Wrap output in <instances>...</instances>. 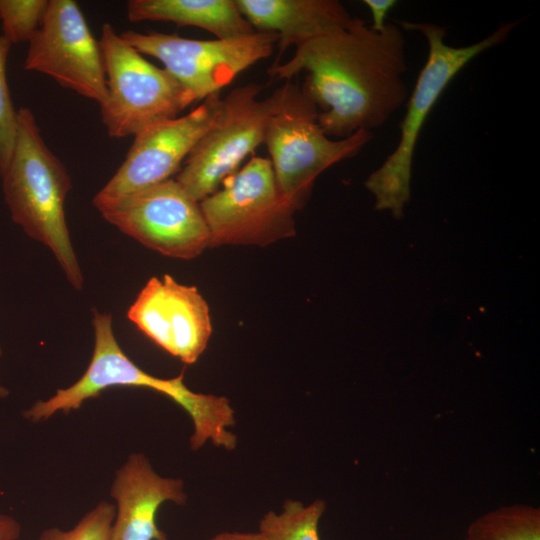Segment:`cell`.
<instances>
[{
  "label": "cell",
  "mask_w": 540,
  "mask_h": 540,
  "mask_svg": "<svg viewBox=\"0 0 540 540\" xmlns=\"http://www.w3.org/2000/svg\"><path fill=\"white\" fill-rule=\"evenodd\" d=\"M99 212L123 233L169 257L193 259L210 245L200 202L172 178Z\"/></svg>",
  "instance_id": "cell-10"
},
{
  "label": "cell",
  "mask_w": 540,
  "mask_h": 540,
  "mask_svg": "<svg viewBox=\"0 0 540 540\" xmlns=\"http://www.w3.org/2000/svg\"><path fill=\"white\" fill-rule=\"evenodd\" d=\"M264 144L279 191L295 210L308 200L316 178L332 165L356 156L372 133L359 130L333 140L318 123L319 110L301 86L285 83L274 92Z\"/></svg>",
  "instance_id": "cell-5"
},
{
  "label": "cell",
  "mask_w": 540,
  "mask_h": 540,
  "mask_svg": "<svg viewBox=\"0 0 540 540\" xmlns=\"http://www.w3.org/2000/svg\"><path fill=\"white\" fill-rule=\"evenodd\" d=\"M519 20L502 23L484 39L455 47L445 42L446 29L432 23L397 21L403 30L419 32L426 39L428 56L408 99L400 123V137L393 152L365 181L375 208L401 219L410 200L412 165L421 129L434 105L453 78L482 52L504 43Z\"/></svg>",
  "instance_id": "cell-4"
},
{
  "label": "cell",
  "mask_w": 540,
  "mask_h": 540,
  "mask_svg": "<svg viewBox=\"0 0 540 540\" xmlns=\"http://www.w3.org/2000/svg\"><path fill=\"white\" fill-rule=\"evenodd\" d=\"M99 43L107 83L99 106L110 137L135 136L153 124L178 117L194 103L169 72L146 60L110 23L102 26Z\"/></svg>",
  "instance_id": "cell-6"
},
{
  "label": "cell",
  "mask_w": 540,
  "mask_h": 540,
  "mask_svg": "<svg viewBox=\"0 0 540 540\" xmlns=\"http://www.w3.org/2000/svg\"><path fill=\"white\" fill-rule=\"evenodd\" d=\"M2 355V348L0 347V357ZM8 394V390L0 386V397H5Z\"/></svg>",
  "instance_id": "cell-25"
},
{
  "label": "cell",
  "mask_w": 540,
  "mask_h": 540,
  "mask_svg": "<svg viewBox=\"0 0 540 540\" xmlns=\"http://www.w3.org/2000/svg\"><path fill=\"white\" fill-rule=\"evenodd\" d=\"M92 324L94 349L84 374L47 400L36 401L23 412L24 417L39 422L59 411L79 409L84 401L98 397L112 386L144 387L168 396L186 411L193 423L189 441L192 450H199L209 441L226 450L237 446V437L229 430L235 424V413L228 398L192 391L184 383L183 372L165 379L142 370L121 349L110 314L93 310Z\"/></svg>",
  "instance_id": "cell-2"
},
{
  "label": "cell",
  "mask_w": 540,
  "mask_h": 540,
  "mask_svg": "<svg viewBox=\"0 0 540 540\" xmlns=\"http://www.w3.org/2000/svg\"><path fill=\"white\" fill-rule=\"evenodd\" d=\"M12 44L0 35V176L7 169L17 134L15 110L7 82L6 63Z\"/></svg>",
  "instance_id": "cell-21"
},
{
  "label": "cell",
  "mask_w": 540,
  "mask_h": 540,
  "mask_svg": "<svg viewBox=\"0 0 540 540\" xmlns=\"http://www.w3.org/2000/svg\"><path fill=\"white\" fill-rule=\"evenodd\" d=\"M28 44L26 70L45 74L99 104L104 101L107 83L100 43L75 1L49 0Z\"/></svg>",
  "instance_id": "cell-12"
},
{
  "label": "cell",
  "mask_w": 540,
  "mask_h": 540,
  "mask_svg": "<svg viewBox=\"0 0 540 540\" xmlns=\"http://www.w3.org/2000/svg\"><path fill=\"white\" fill-rule=\"evenodd\" d=\"M110 495L116 503L111 540H168L156 522L158 509L187 501L183 480L159 475L142 453L130 454L116 471Z\"/></svg>",
  "instance_id": "cell-14"
},
{
  "label": "cell",
  "mask_w": 540,
  "mask_h": 540,
  "mask_svg": "<svg viewBox=\"0 0 540 540\" xmlns=\"http://www.w3.org/2000/svg\"><path fill=\"white\" fill-rule=\"evenodd\" d=\"M326 503L316 499L309 504L286 500L282 511L267 512L259 522L264 540H320L318 526Z\"/></svg>",
  "instance_id": "cell-18"
},
{
  "label": "cell",
  "mask_w": 540,
  "mask_h": 540,
  "mask_svg": "<svg viewBox=\"0 0 540 540\" xmlns=\"http://www.w3.org/2000/svg\"><path fill=\"white\" fill-rule=\"evenodd\" d=\"M220 93L207 97L184 116L153 124L134 136L125 160L94 196L98 211L116 201L171 179L216 121Z\"/></svg>",
  "instance_id": "cell-11"
},
{
  "label": "cell",
  "mask_w": 540,
  "mask_h": 540,
  "mask_svg": "<svg viewBox=\"0 0 540 540\" xmlns=\"http://www.w3.org/2000/svg\"><path fill=\"white\" fill-rule=\"evenodd\" d=\"M363 2L371 12L372 23L370 26L376 31L385 27L389 11L397 4L395 0H364Z\"/></svg>",
  "instance_id": "cell-22"
},
{
  "label": "cell",
  "mask_w": 540,
  "mask_h": 540,
  "mask_svg": "<svg viewBox=\"0 0 540 540\" xmlns=\"http://www.w3.org/2000/svg\"><path fill=\"white\" fill-rule=\"evenodd\" d=\"M263 86L249 83L231 90L221 100L220 113L194 146L175 180L196 201L219 189L245 158L264 144L275 97L260 100Z\"/></svg>",
  "instance_id": "cell-8"
},
{
  "label": "cell",
  "mask_w": 540,
  "mask_h": 540,
  "mask_svg": "<svg viewBox=\"0 0 540 540\" xmlns=\"http://www.w3.org/2000/svg\"><path fill=\"white\" fill-rule=\"evenodd\" d=\"M463 540H540V509L515 503L488 511L471 522Z\"/></svg>",
  "instance_id": "cell-17"
},
{
  "label": "cell",
  "mask_w": 540,
  "mask_h": 540,
  "mask_svg": "<svg viewBox=\"0 0 540 540\" xmlns=\"http://www.w3.org/2000/svg\"><path fill=\"white\" fill-rule=\"evenodd\" d=\"M155 344L185 364L195 363L212 333L209 307L195 286L165 274L150 278L127 312Z\"/></svg>",
  "instance_id": "cell-13"
},
{
  "label": "cell",
  "mask_w": 540,
  "mask_h": 540,
  "mask_svg": "<svg viewBox=\"0 0 540 540\" xmlns=\"http://www.w3.org/2000/svg\"><path fill=\"white\" fill-rule=\"evenodd\" d=\"M210 540H264L262 535L257 533L223 532L215 535Z\"/></svg>",
  "instance_id": "cell-24"
},
{
  "label": "cell",
  "mask_w": 540,
  "mask_h": 540,
  "mask_svg": "<svg viewBox=\"0 0 540 540\" xmlns=\"http://www.w3.org/2000/svg\"><path fill=\"white\" fill-rule=\"evenodd\" d=\"M49 0H0L3 35L11 44L29 42L39 29Z\"/></svg>",
  "instance_id": "cell-19"
},
{
  "label": "cell",
  "mask_w": 540,
  "mask_h": 540,
  "mask_svg": "<svg viewBox=\"0 0 540 540\" xmlns=\"http://www.w3.org/2000/svg\"><path fill=\"white\" fill-rule=\"evenodd\" d=\"M120 35L141 54L158 59L194 102L220 93L241 72L269 57L278 42L275 33L266 32L214 40L132 30Z\"/></svg>",
  "instance_id": "cell-9"
},
{
  "label": "cell",
  "mask_w": 540,
  "mask_h": 540,
  "mask_svg": "<svg viewBox=\"0 0 540 540\" xmlns=\"http://www.w3.org/2000/svg\"><path fill=\"white\" fill-rule=\"evenodd\" d=\"M306 72L301 86L316 105L327 136L346 138L383 126L408 99L405 38L398 23L376 31L363 19L350 22L295 48L285 63L268 74L290 80Z\"/></svg>",
  "instance_id": "cell-1"
},
{
  "label": "cell",
  "mask_w": 540,
  "mask_h": 540,
  "mask_svg": "<svg viewBox=\"0 0 540 540\" xmlns=\"http://www.w3.org/2000/svg\"><path fill=\"white\" fill-rule=\"evenodd\" d=\"M115 505L99 502L69 530L58 527L44 529L38 540H111Z\"/></svg>",
  "instance_id": "cell-20"
},
{
  "label": "cell",
  "mask_w": 540,
  "mask_h": 540,
  "mask_svg": "<svg viewBox=\"0 0 540 540\" xmlns=\"http://www.w3.org/2000/svg\"><path fill=\"white\" fill-rule=\"evenodd\" d=\"M127 17L131 22L164 21L197 27L214 34L217 39L237 38L255 32L235 0H129Z\"/></svg>",
  "instance_id": "cell-16"
},
{
  "label": "cell",
  "mask_w": 540,
  "mask_h": 540,
  "mask_svg": "<svg viewBox=\"0 0 540 540\" xmlns=\"http://www.w3.org/2000/svg\"><path fill=\"white\" fill-rule=\"evenodd\" d=\"M1 178L12 220L29 237L46 245L71 285L81 289L84 279L64 210L71 178L46 145L33 112L27 107L17 110L15 145Z\"/></svg>",
  "instance_id": "cell-3"
},
{
  "label": "cell",
  "mask_w": 540,
  "mask_h": 540,
  "mask_svg": "<svg viewBox=\"0 0 540 540\" xmlns=\"http://www.w3.org/2000/svg\"><path fill=\"white\" fill-rule=\"evenodd\" d=\"M20 534V523L15 518L0 513V540H17Z\"/></svg>",
  "instance_id": "cell-23"
},
{
  "label": "cell",
  "mask_w": 540,
  "mask_h": 540,
  "mask_svg": "<svg viewBox=\"0 0 540 540\" xmlns=\"http://www.w3.org/2000/svg\"><path fill=\"white\" fill-rule=\"evenodd\" d=\"M209 247L266 246L295 235V209L281 195L269 158L252 156L200 202Z\"/></svg>",
  "instance_id": "cell-7"
},
{
  "label": "cell",
  "mask_w": 540,
  "mask_h": 540,
  "mask_svg": "<svg viewBox=\"0 0 540 540\" xmlns=\"http://www.w3.org/2000/svg\"><path fill=\"white\" fill-rule=\"evenodd\" d=\"M255 32L278 37L277 63L290 46L345 27L352 16L337 0H235Z\"/></svg>",
  "instance_id": "cell-15"
}]
</instances>
